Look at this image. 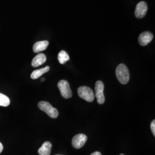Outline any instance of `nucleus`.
I'll return each mask as SVG.
<instances>
[{
	"label": "nucleus",
	"instance_id": "17",
	"mask_svg": "<svg viewBox=\"0 0 155 155\" xmlns=\"http://www.w3.org/2000/svg\"><path fill=\"white\" fill-rule=\"evenodd\" d=\"M3 148H4V147H3L2 144L1 143H0V153L2 152V150H3Z\"/></svg>",
	"mask_w": 155,
	"mask_h": 155
},
{
	"label": "nucleus",
	"instance_id": "19",
	"mask_svg": "<svg viewBox=\"0 0 155 155\" xmlns=\"http://www.w3.org/2000/svg\"><path fill=\"white\" fill-rule=\"evenodd\" d=\"M124 155V154H121V155Z\"/></svg>",
	"mask_w": 155,
	"mask_h": 155
},
{
	"label": "nucleus",
	"instance_id": "14",
	"mask_svg": "<svg viewBox=\"0 0 155 155\" xmlns=\"http://www.w3.org/2000/svg\"><path fill=\"white\" fill-rule=\"evenodd\" d=\"M9 98L4 94L0 93V106L7 107L10 105Z\"/></svg>",
	"mask_w": 155,
	"mask_h": 155
},
{
	"label": "nucleus",
	"instance_id": "18",
	"mask_svg": "<svg viewBox=\"0 0 155 155\" xmlns=\"http://www.w3.org/2000/svg\"><path fill=\"white\" fill-rule=\"evenodd\" d=\"M45 78H42V79H41V82H45Z\"/></svg>",
	"mask_w": 155,
	"mask_h": 155
},
{
	"label": "nucleus",
	"instance_id": "4",
	"mask_svg": "<svg viewBox=\"0 0 155 155\" xmlns=\"http://www.w3.org/2000/svg\"><path fill=\"white\" fill-rule=\"evenodd\" d=\"M58 87L61 91V96L63 98L66 99H68L72 97V91L70 89L69 83L67 81H60L58 83Z\"/></svg>",
	"mask_w": 155,
	"mask_h": 155
},
{
	"label": "nucleus",
	"instance_id": "9",
	"mask_svg": "<svg viewBox=\"0 0 155 155\" xmlns=\"http://www.w3.org/2000/svg\"><path fill=\"white\" fill-rule=\"evenodd\" d=\"M47 60V57L44 54H39L36 56L32 61V66L33 67H37L44 64Z\"/></svg>",
	"mask_w": 155,
	"mask_h": 155
},
{
	"label": "nucleus",
	"instance_id": "3",
	"mask_svg": "<svg viewBox=\"0 0 155 155\" xmlns=\"http://www.w3.org/2000/svg\"><path fill=\"white\" fill-rule=\"evenodd\" d=\"M78 94L81 98L89 102H93L95 98L93 91L87 86H81L79 87L78 89Z\"/></svg>",
	"mask_w": 155,
	"mask_h": 155
},
{
	"label": "nucleus",
	"instance_id": "12",
	"mask_svg": "<svg viewBox=\"0 0 155 155\" xmlns=\"http://www.w3.org/2000/svg\"><path fill=\"white\" fill-rule=\"evenodd\" d=\"M50 70V67L49 66H46L45 68L39 69V70H35L34 71L32 72L31 75V78L32 79H36L40 77L41 76H42L46 72L49 71Z\"/></svg>",
	"mask_w": 155,
	"mask_h": 155
},
{
	"label": "nucleus",
	"instance_id": "1",
	"mask_svg": "<svg viewBox=\"0 0 155 155\" xmlns=\"http://www.w3.org/2000/svg\"><path fill=\"white\" fill-rule=\"evenodd\" d=\"M116 77L118 81L122 84H126L129 81L130 74L127 67L124 64H120L117 67Z\"/></svg>",
	"mask_w": 155,
	"mask_h": 155
},
{
	"label": "nucleus",
	"instance_id": "10",
	"mask_svg": "<svg viewBox=\"0 0 155 155\" xmlns=\"http://www.w3.org/2000/svg\"><path fill=\"white\" fill-rule=\"evenodd\" d=\"M48 45H49V42L47 40L36 42L35 45H33V52L35 53H38L41 51H45L47 49Z\"/></svg>",
	"mask_w": 155,
	"mask_h": 155
},
{
	"label": "nucleus",
	"instance_id": "6",
	"mask_svg": "<svg viewBox=\"0 0 155 155\" xmlns=\"http://www.w3.org/2000/svg\"><path fill=\"white\" fill-rule=\"evenodd\" d=\"M87 140V137L85 134L80 133L75 135L72 140V146L76 149L82 148Z\"/></svg>",
	"mask_w": 155,
	"mask_h": 155
},
{
	"label": "nucleus",
	"instance_id": "15",
	"mask_svg": "<svg viewBox=\"0 0 155 155\" xmlns=\"http://www.w3.org/2000/svg\"><path fill=\"white\" fill-rule=\"evenodd\" d=\"M150 129H151V131L153 133V136H155V120H153L151 124H150Z\"/></svg>",
	"mask_w": 155,
	"mask_h": 155
},
{
	"label": "nucleus",
	"instance_id": "16",
	"mask_svg": "<svg viewBox=\"0 0 155 155\" xmlns=\"http://www.w3.org/2000/svg\"><path fill=\"white\" fill-rule=\"evenodd\" d=\"M90 155H102V154L100 153V152H94Z\"/></svg>",
	"mask_w": 155,
	"mask_h": 155
},
{
	"label": "nucleus",
	"instance_id": "13",
	"mask_svg": "<svg viewBox=\"0 0 155 155\" xmlns=\"http://www.w3.org/2000/svg\"><path fill=\"white\" fill-rule=\"evenodd\" d=\"M69 60H70L69 55L65 51H61L59 53V54H58V61L61 64H63L66 61H68Z\"/></svg>",
	"mask_w": 155,
	"mask_h": 155
},
{
	"label": "nucleus",
	"instance_id": "2",
	"mask_svg": "<svg viewBox=\"0 0 155 155\" xmlns=\"http://www.w3.org/2000/svg\"><path fill=\"white\" fill-rule=\"evenodd\" d=\"M38 106L40 110L45 111L51 118H56L58 117V110L51 105L49 102L45 101H40L38 104Z\"/></svg>",
	"mask_w": 155,
	"mask_h": 155
},
{
	"label": "nucleus",
	"instance_id": "7",
	"mask_svg": "<svg viewBox=\"0 0 155 155\" xmlns=\"http://www.w3.org/2000/svg\"><path fill=\"white\" fill-rule=\"evenodd\" d=\"M148 11V6L145 2L141 1L137 4L135 10V16L137 18H142L147 14Z\"/></svg>",
	"mask_w": 155,
	"mask_h": 155
},
{
	"label": "nucleus",
	"instance_id": "8",
	"mask_svg": "<svg viewBox=\"0 0 155 155\" xmlns=\"http://www.w3.org/2000/svg\"><path fill=\"white\" fill-rule=\"evenodd\" d=\"M153 39V35L150 32L146 31L140 35L139 37V42L140 45L142 46H146Z\"/></svg>",
	"mask_w": 155,
	"mask_h": 155
},
{
	"label": "nucleus",
	"instance_id": "11",
	"mask_svg": "<svg viewBox=\"0 0 155 155\" xmlns=\"http://www.w3.org/2000/svg\"><path fill=\"white\" fill-rule=\"evenodd\" d=\"M52 144L50 141H45L38 150L39 155H50L51 152Z\"/></svg>",
	"mask_w": 155,
	"mask_h": 155
},
{
	"label": "nucleus",
	"instance_id": "5",
	"mask_svg": "<svg viewBox=\"0 0 155 155\" xmlns=\"http://www.w3.org/2000/svg\"><path fill=\"white\" fill-rule=\"evenodd\" d=\"M104 84L101 81L96 82L95 85V96L97 99V102L99 104H103L105 101V98L104 93Z\"/></svg>",
	"mask_w": 155,
	"mask_h": 155
}]
</instances>
